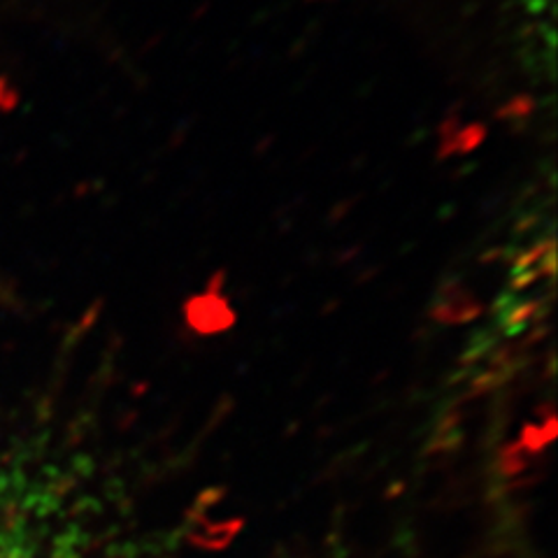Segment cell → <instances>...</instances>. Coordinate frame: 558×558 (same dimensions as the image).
I'll use <instances>...</instances> for the list:
<instances>
[{
	"label": "cell",
	"instance_id": "obj_2",
	"mask_svg": "<svg viewBox=\"0 0 558 558\" xmlns=\"http://www.w3.org/2000/svg\"><path fill=\"white\" fill-rule=\"evenodd\" d=\"M440 151L438 156L440 159H451V156H463L475 151L484 140H486V126L477 124H461L459 114H449L442 124H440Z\"/></svg>",
	"mask_w": 558,
	"mask_h": 558
},
{
	"label": "cell",
	"instance_id": "obj_3",
	"mask_svg": "<svg viewBox=\"0 0 558 558\" xmlns=\"http://www.w3.org/2000/svg\"><path fill=\"white\" fill-rule=\"evenodd\" d=\"M533 110H535V100L526 94H521V96H514L510 102H505L502 108L496 112V117L505 119V121H519V119L531 117Z\"/></svg>",
	"mask_w": 558,
	"mask_h": 558
},
{
	"label": "cell",
	"instance_id": "obj_1",
	"mask_svg": "<svg viewBox=\"0 0 558 558\" xmlns=\"http://www.w3.org/2000/svg\"><path fill=\"white\" fill-rule=\"evenodd\" d=\"M0 558H89L54 482L0 445Z\"/></svg>",
	"mask_w": 558,
	"mask_h": 558
}]
</instances>
